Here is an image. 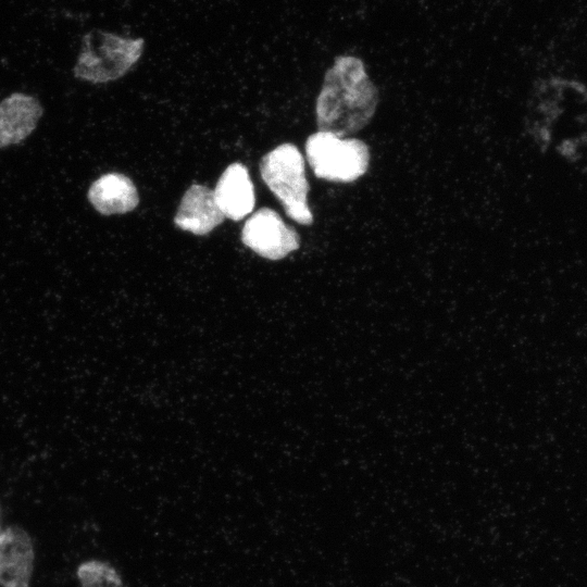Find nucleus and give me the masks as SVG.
I'll list each match as a JSON object with an SVG mask.
<instances>
[{"label": "nucleus", "mask_w": 587, "mask_h": 587, "mask_svg": "<svg viewBox=\"0 0 587 587\" xmlns=\"http://www.w3.org/2000/svg\"><path fill=\"white\" fill-rule=\"evenodd\" d=\"M260 174L291 220L304 226L313 223L305 161L298 147L285 142L267 152L261 159Z\"/></svg>", "instance_id": "nucleus-4"}, {"label": "nucleus", "mask_w": 587, "mask_h": 587, "mask_svg": "<svg viewBox=\"0 0 587 587\" xmlns=\"http://www.w3.org/2000/svg\"><path fill=\"white\" fill-rule=\"evenodd\" d=\"M224 218L215 201L213 189L193 184L180 199L174 224L183 230L203 236L221 225Z\"/></svg>", "instance_id": "nucleus-8"}, {"label": "nucleus", "mask_w": 587, "mask_h": 587, "mask_svg": "<svg viewBox=\"0 0 587 587\" xmlns=\"http://www.w3.org/2000/svg\"><path fill=\"white\" fill-rule=\"evenodd\" d=\"M35 550L30 536L17 526L0 532V587H29Z\"/></svg>", "instance_id": "nucleus-7"}, {"label": "nucleus", "mask_w": 587, "mask_h": 587, "mask_svg": "<svg viewBox=\"0 0 587 587\" xmlns=\"http://www.w3.org/2000/svg\"><path fill=\"white\" fill-rule=\"evenodd\" d=\"M0 532H1V523H0Z\"/></svg>", "instance_id": "nucleus-13"}, {"label": "nucleus", "mask_w": 587, "mask_h": 587, "mask_svg": "<svg viewBox=\"0 0 587 587\" xmlns=\"http://www.w3.org/2000/svg\"><path fill=\"white\" fill-rule=\"evenodd\" d=\"M142 38L123 37L102 29H92L82 37L80 52L73 67L76 78L92 84L116 80L140 59Z\"/></svg>", "instance_id": "nucleus-3"}, {"label": "nucleus", "mask_w": 587, "mask_h": 587, "mask_svg": "<svg viewBox=\"0 0 587 587\" xmlns=\"http://www.w3.org/2000/svg\"><path fill=\"white\" fill-rule=\"evenodd\" d=\"M526 130L541 152L579 162L587 152V85L562 75L539 78L528 102Z\"/></svg>", "instance_id": "nucleus-1"}, {"label": "nucleus", "mask_w": 587, "mask_h": 587, "mask_svg": "<svg viewBox=\"0 0 587 587\" xmlns=\"http://www.w3.org/2000/svg\"><path fill=\"white\" fill-rule=\"evenodd\" d=\"M43 113L33 96L13 92L0 102V148L20 143L36 128Z\"/></svg>", "instance_id": "nucleus-10"}, {"label": "nucleus", "mask_w": 587, "mask_h": 587, "mask_svg": "<svg viewBox=\"0 0 587 587\" xmlns=\"http://www.w3.org/2000/svg\"><path fill=\"white\" fill-rule=\"evenodd\" d=\"M304 150L315 177L332 183L358 180L367 172L371 162V151L365 141L325 130L311 134Z\"/></svg>", "instance_id": "nucleus-5"}, {"label": "nucleus", "mask_w": 587, "mask_h": 587, "mask_svg": "<svg viewBox=\"0 0 587 587\" xmlns=\"http://www.w3.org/2000/svg\"><path fill=\"white\" fill-rule=\"evenodd\" d=\"M378 102V89L363 60L352 54L337 55L316 97L317 130L350 137L369 125Z\"/></svg>", "instance_id": "nucleus-2"}, {"label": "nucleus", "mask_w": 587, "mask_h": 587, "mask_svg": "<svg viewBox=\"0 0 587 587\" xmlns=\"http://www.w3.org/2000/svg\"><path fill=\"white\" fill-rule=\"evenodd\" d=\"M245 246L257 254L280 260L300 247L298 232L271 208H261L245 222L240 235Z\"/></svg>", "instance_id": "nucleus-6"}, {"label": "nucleus", "mask_w": 587, "mask_h": 587, "mask_svg": "<svg viewBox=\"0 0 587 587\" xmlns=\"http://www.w3.org/2000/svg\"><path fill=\"white\" fill-rule=\"evenodd\" d=\"M213 192L217 207L232 221L242 220L254 209V187L247 166L239 162L224 170Z\"/></svg>", "instance_id": "nucleus-9"}, {"label": "nucleus", "mask_w": 587, "mask_h": 587, "mask_svg": "<svg viewBox=\"0 0 587 587\" xmlns=\"http://www.w3.org/2000/svg\"><path fill=\"white\" fill-rule=\"evenodd\" d=\"M87 198L101 215L125 214L139 203V195L134 182L117 172L107 173L92 182Z\"/></svg>", "instance_id": "nucleus-11"}, {"label": "nucleus", "mask_w": 587, "mask_h": 587, "mask_svg": "<svg viewBox=\"0 0 587 587\" xmlns=\"http://www.w3.org/2000/svg\"><path fill=\"white\" fill-rule=\"evenodd\" d=\"M80 587H124L120 572L108 561L92 559L76 570Z\"/></svg>", "instance_id": "nucleus-12"}]
</instances>
